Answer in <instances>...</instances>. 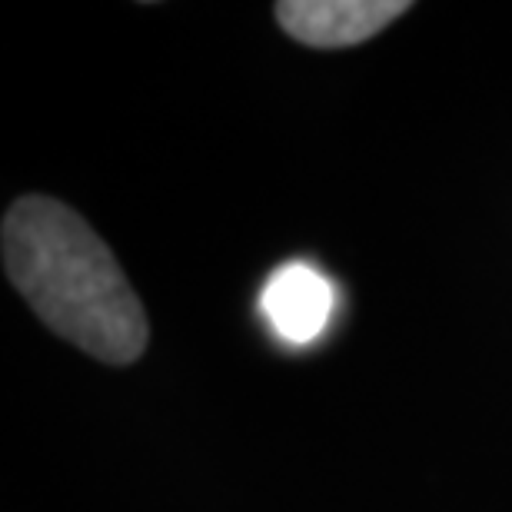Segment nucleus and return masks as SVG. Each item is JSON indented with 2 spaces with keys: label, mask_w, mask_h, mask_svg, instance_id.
<instances>
[{
  "label": "nucleus",
  "mask_w": 512,
  "mask_h": 512,
  "mask_svg": "<svg viewBox=\"0 0 512 512\" xmlns=\"http://www.w3.org/2000/svg\"><path fill=\"white\" fill-rule=\"evenodd\" d=\"M336 290L316 266L293 260L280 266L263 286L260 310L270 320L273 333L286 343L306 346L333 320Z\"/></svg>",
  "instance_id": "obj_3"
},
{
  "label": "nucleus",
  "mask_w": 512,
  "mask_h": 512,
  "mask_svg": "<svg viewBox=\"0 0 512 512\" xmlns=\"http://www.w3.org/2000/svg\"><path fill=\"white\" fill-rule=\"evenodd\" d=\"M0 240L14 290L57 336L110 366H127L147 350L140 296L80 213L50 197H20Z\"/></svg>",
  "instance_id": "obj_1"
},
{
  "label": "nucleus",
  "mask_w": 512,
  "mask_h": 512,
  "mask_svg": "<svg viewBox=\"0 0 512 512\" xmlns=\"http://www.w3.org/2000/svg\"><path fill=\"white\" fill-rule=\"evenodd\" d=\"M406 10V0H283L276 20L306 47L340 50L376 37Z\"/></svg>",
  "instance_id": "obj_2"
}]
</instances>
